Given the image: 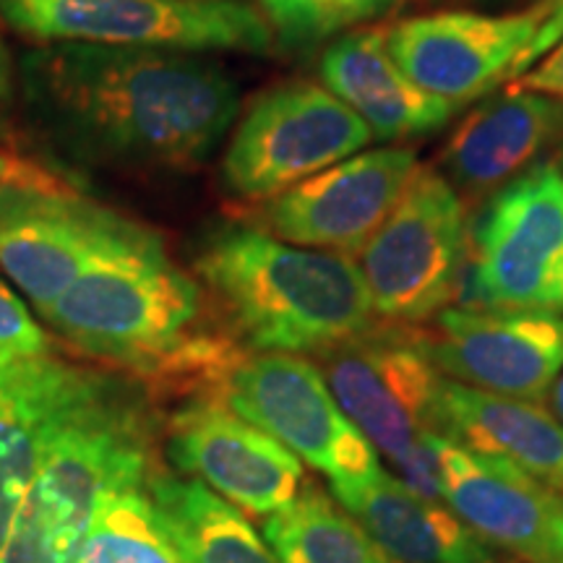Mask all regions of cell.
Wrapping results in <instances>:
<instances>
[{"label":"cell","mask_w":563,"mask_h":563,"mask_svg":"<svg viewBox=\"0 0 563 563\" xmlns=\"http://www.w3.org/2000/svg\"><path fill=\"white\" fill-rule=\"evenodd\" d=\"M551 563H563V509L559 514V522H555V534H553V561Z\"/></svg>","instance_id":"30"},{"label":"cell","mask_w":563,"mask_h":563,"mask_svg":"<svg viewBox=\"0 0 563 563\" xmlns=\"http://www.w3.org/2000/svg\"><path fill=\"white\" fill-rule=\"evenodd\" d=\"M19 79L34 136L84 170H191L241 110L230 70L199 53L45 42Z\"/></svg>","instance_id":"1"},{"label":"cell","mask_w":563,"mask_h":563,"mask_svg":"<svg viewBox=\"0 0 563 563\" xmlns=\"http://www.w3.org/2000/svg\"><path fill=\"white\" fill-rule=\"evenodd\" d=\"M121 220L53 175L16 162L0 180V269L45 313Z\"/></svg>","instance_id":"11"},{"label":"cell","mask_w":563,"mask_h":563,"mask_svg":"<svg viewBox=\"0 0 563 563\" xmlns=\"http://www.w3.org/2000/svg\"><path fill=\"white\" fill-rule=\"evenodd\" d=\"M563 133V102L538 91H511L467 115L446 141L441 167L456 186L481 196L514 180Z\"/></svg>","instance_id":"20"},{"label":"cell","mask_w":563,"mask_h":563,"mask_svg":"<svg viewBox=\"0 0 563 563\" xmlns=\"http://www.w3.org/2000/svg\"><path fill=\"white\" fill-rule=\"evenodd\" d=\"M13 30L42 42L178 53H269L272 30L243 0H0Z\"/></svg>","instance_id":"7"},{"label":"cell","mask_w":563,"mask_h":563,"mask_svg":"<svg viewBox=\"0 0 563 563\" xmlns=\"http://www.w3.org/2000/svg\"><path fill=\"white\" fill-rule=\"evenodd\" d=\"M91 376L95 371L53 352L0 361V551L55 426L79 402Z\"/></svg>","instance_id":"17"},{"label":"cell","mask_w":563,"mask_h":563,"mask_svg":"<svg viewBox=\"0 0 563 563\" xmlns=\"http://www.w3.org/2000/svg\"><path fill=\"white\" fill-rule=\"evenodd\" d=\"M0 350L16 357H32L51 352L47 336L32 319L16 295L0 285Z\"/></svg>","instance_id":"25"},{"label":"cell","mask_w":563,"mask_h":563,"mask_svg":"<svg viewBox=\"0 0 563 563\" xmlns=\"http://www.w3.org/2000/svg\"><path fill=\"white\" fill-rule=\"evenodd\" d=\"M386 30L389 26H365L332 42L319 66L323 87L355 110L378 139L439 131L454 108L399 70L386 47Z\"/></svg>","instance_id":"19"},{"label":"cell","mask_w":563,"mask_h":563,"mask_svg":"<svg viewBox=\"0 0 563 563\" xmlns=\"http://www.w3.org/2000/svg\"><path fill=\"white\" fill-rule=\"evenodd\" d=\"M449 382L514 399H545L563 373V316L446 308L428 336Z\"/></svg>","instance_id":"15"},{"label":"cell","mask_w":563,"mask_h":563,"mask_svg":"<svg viewBox=\"0 0 563 563\" xmlns=\"http://www.w3.org/2000/svg\"><path fill=\"white\" fill-rule=\"evenodd\" d=\"M397 5L399 0H262L274 32L290 47L316 45Z\"/></svg>","instance_id":"24"},{"label":"cell","mask_w":563,"mask_h":563,"mask_svg":"<svg viewBox=\"0 0 563 563\" xmlns=\"http://www.w3.org/2000/svg\"><path fill=\"white\" fill-rule=\"evenodd\" d=\"M316 357L342 412L389 464L402 462L431 435H446V376L433 363L428 334L384 321Z\"/></svg>","instance_id":"9"},{"label":"cell","mask_w":563,"mask_h":563,"mask_svg":"<svg viewBox=\"0 0 563 563\" xmlns=\"http://www.w3.org/2000/svg\"><path fill=\"white\" fill-rule=\"evenodd\" d=\"M460 308L563 311V173L538 165L506 186L470 224Z\"/></svg>","instance_id":"6"},{"label":"cell","mask_w":563,"mask_h":563,"mask_svg":"<svg viewBox=\"0 0 563 563\" xmlns=\"http://www.w3.org/2000/svg\"><path fill=\"white\" fill-rule=\"evenodd\" d=\"M194 269L214 323L245 350L321 355L382 323L352 256L285 243L256 224L209 232Z\"/></svg>","instance_id":"3"},{"label":"cell","mask_w":563,"mask_h":563,"mask_svg":"<svg viewBox=\"0 0 563 563\" xmlns=\"http://www.w3.org/2000/svg\"><path fill=\"white\" fill-rule=\"evenodd\" d=\"M150 402L146 386L95 371L47 441L0 563H81L108 493L162 467Z\"/></svg>","instance_id":"4"},{"label":"cell","mask_w":563,"mask_h":563,"mask_svg":"<svg viewBox=\"0 0 563 563\" xmlns=\"http://www.w3.org/2000/svg\"><path fill=\"white\" fill-rule=\"evenodd\" d=\"M545 16V3L504 16L428 13L389 26L386 47L407 79L456 108L519 76Z\"/></svg>","instance_id":"13"},{"label":"cell","mask_w":563,"mask_h":563,"mask_svg":"<svg viewBox=\"0 0 563 563\" xmlns=\"http://www.w3.org/2000/svg\"><path fill=\"white\" fill-rule=\"evenodd\" d=\"M332 493L397 563H501L496 548L449 506L410 490L384 467L332 485Z\"/></svg>","instance_id":"18"},{"label":"cell","mask_w":563,"mask_h":563,"mask_svg":"<svg viewBox=\"0 0 563 563\" xmlns=\"http://www.w3.org/2000/svg\"><path fill=\"white\" fill-rule=\"evenodd\" d=\"M443 428L452 441L511 464L563 498V422L545 407L446 378Z\"/></svg>","instance_id":"21"},{"label":"cell","mask_w":563,"mask_h":563,"mask_svg":"<svg viewBox=\"0 0 563 563\" xmlns=\"http://www.w3.org/2000/svg\"><path fill=\"white\" fill-rule=\"evenodd\" d=\"M13 167H16V159H11L9 154L0 152V180L9 178V175L13 173Z\"/></svg>","instance_id":"31"},{"label":"cell","mask_w":563,"mask_h":563,"mask_svg":"<svg viewBox=\"0 0 563 563\" xmlns=\"http://www.w3.org/2000/svg\"><path fill=\"white\" fill-rule=\"evenodd\" d=\"M511 91H538V95L555 97L563 102V37L555 45V51L540 63L530 74L519 76L511 81Z\"/></svg>","instance_id":"26"},{"label":"cell","mask_w":563,"mask_h":563,"mask_svg":"<svg viewBox=\"0 0 563 563\" xmlns=\"http://www.w3.org/2000/svg\"><path fill=\"white\" fill-rule=\"evenodd\" d=\"M207 399L285 443L332 485L357 483L382 467L376 449L342 412L319 365L295 352L241 350Z\"/></svg>","instance_id":"8"},{"label":"cell","mask_w":563,"mask_h":563,"mask_svg":"<svg viewBox=\"0 0 563 563\" xmlns=\"http://www.w3.org/2000/svg\"><path fill=\"white\" fill-rule=\"evenodd\" d=\"M373 139L368 123L327 87L282 84L256 97L222 157L232 196L266 201L352 157Z\"/></svg>","instance_id":"10"},{"label":"cell","mask_w":563,"mask_h":563,"mask_svg":"<svg viewBox=\"0 0 563 563\" xmlns=\"http://www.w3.org/2000/svg\"><path fill=\"white\" fill-rule=\"evenodd\" d=\"M13 100V60L3 37H0V129L5 123V112Z\"/></svg>","instance_id":"28"},{"label":"cell","mask_w":563,"mask_h":563,"mask_svg":"<svg viewBox=\"0 0 563 563\" xmlns=\"http://www.w3.org/2000/svg\"><path fill=\"white\" fill-rule=\"evenodd\" d=\"M262 532L279 563H397L319 483L306 481Z\"/></svg>","instance_id":"23"},{"label":"cell","mask_w":563,"mask_h":563,"mask_svg":"<svg viewBox=\"0 0 563 563\" xmlns=\"http://www.w3.org/2000/svg\"><path fill=\"white\" fill-rule=\"evenodd\" d=\"M545 9H548V16L543 21V26H540L538 37H534V42H532L530 53H527L525 66L530 60L538 58L540 53L548 51L553 42H559L563 37V0H545Z\"/></svg>","instance_id":"27"},{"label":"cell","mask_w":563,"mask_h":563,"mask_svg":"<svg viewBox=\"0 0 563 563\" xmlns=\"http://www.w3.org/2000/svg\"><path fill=\"white\" fill-rule=\"evenodd\" d=\"M167 456L245 517H272L306 485V467L285 443L214 399H191L173 415Z\"/></svg>","instance_id":"14"},{"label":"cell","mask_w":563,"mask_h":563,"mask_svg":"<svg viewBox=\"0 0 563 563\" xmlns=\"http://www.w3.org/2000/svg\"><path fill=\"white\" fill-rule=\"evenodd\" d=\"M548 399H551V407H553V415L563 422V373L559 378H555L551 394H548Z\"/></svg>","instance_id":"29"},{"label":"cell","mask_w":563,"mask_h":563,"mask_svg":"<svg viewBox=\"0 0 563 563\" xmlns=\"http://www.w3.org/2000/svg\"><path fill=\"white\" fill-rule=\"evenodd\" d=\"M40 316L70 347L139 376L152 399H203L245 350L209 323L199 279L173 262L159 232L129 217Z\"/></svg>","instance_id":"2"},{"label":"cell","mask_w":563,"mask_h":563,"mask_svg":"<svg viewBox=\"0 0 563 563\" xmlns=\"http://www.w3.org/2000/svg\"><path fill=\"white\" fill-rule=\"evenodd\" d=\"M441 498L488 545L527 563L553 561L563 498L511 464L443 435Z\"/></svg>","instance_id":"16"},{"label":"cell","mask_w":563,"mask_h":563,"mask_svg":"<svg viewBox=\"0 0 563 563\" xmlns=\"http://www.w3.org/2000/svg\"><path fill=\"white\" fill-rule=\"evenodd\" d=\"M467 258L470 222L460 194L443 175L418 167L361 251L373 311L402 327L435 319L460 300Z\"/></svg>","instance_id":"5"},{"label":"cell","mask_w":563,"mask_h":563,"mask_svg":"<svg viewBox=\"0 0 563 563\" xmlns=\"http://www.w3.org/2000/svg\"><path fill=\"white\" fill-rule=\"evenodd\" d=\"M561 159H563V152H561Z\"/></svg>","instance_id":"33"},{"label":"cell","mask_w":563,"mask_h":563,"mask_svg":"<svg viewBox=\"0 0 563 563\" xmlns=\"http://www.w3.org/2000/svg\"><path fill=\"white\" fill-rule=\"evenodd\" d=\"M150 493L186 563H279L249 517L203 483L159 467Z\"/></svg>","instance_id":"22"},{"label":"cell","mask_w":563,"mask_h":563,"mask_svg":"<svg viewBox=\"0 0 563 563\" xmlns=\"http://www.w3.org/2000/svg\"><path fill=\"white\" fill-rule=\"evenodd\" d=\"M412 146H382L336 162L313 178L266 199L256 228L279 241L336 253H361L418 173Z\"/></svg>","instance_id":"12"},{"label":"cell","mask_w":563,"mask_h":563,"mask_svg":"<svg viewBox=\"0 0 563 563\" xmlns=\"http://www.w3.org/2000/svg\"><path fill=\"white\" fill-rule=\"evenodd\" d=\"M5 357H11V355H9V352H3V350H0V361H5Z\"/></svg>","instance_id":"32"}]
</instances>
